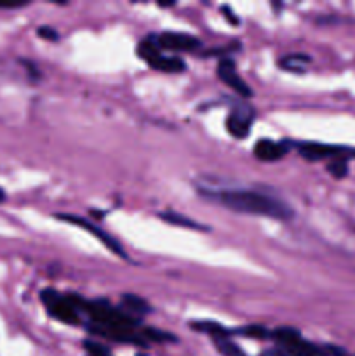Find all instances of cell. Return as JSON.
<instances>
[{"mask_svg": "<svg viewBox=\"0 0 355 356\" xmlns=\"http://www.w3.org/2000/svg\"><path fill=\"white\" fill-rule=\"evenodd\" d=\"M216 200L233 212L249 216H263V218L287 221L294 216L292 209L281 198L270 197L261 191L253 190H225L214 195Z\"/></svg>", "mask_w": 355, "mask_h": 356, "instance_id": "1", "label": "cell"}, {"mask_svg": "<svg viewBox=\"0 0 355 356\" xmlns=\"http://www.w3.org/2000/svg\"><path fill=\"white\" fill-rule=\"evenodd\" d=\"M271 337L277 343V351L274 356H326L329 355V350L315 346L308 343L299 336V332L291 327H281L275 332H271Z\"/></svg>", "mask_w": 355, "mask_h": 356, "instance_id": "2", "label": "cell"}, {"mask_svg": "<svg viewBox=\"0 0 355 356\" xmlns=\"http://www.w3.org/2000/svg\"><path fill=\"white\" fill-rule=\"evenodd\" d=\"M40 298L49 315L54 316L59 322L68 323V325H79L80 315H82L79 308L80 298H77V296H61L54 289H45Z\"/></svg>", "mask_w": 355, "mask_h": 356, "instance_id": "3", "label": "cell"}, {"mask_svg": "<svg viewBox=\"0 0 355 356\" xmlns=\"http://www.w3.org/2000/svg\"><path fill=\"white\" fill-rule=\"evenodd\" d=\"M138 54L143 61L148 63L152 68L159 70V72L180 73L184 70L183 59L174 58V56H164L162 49L157 45L155 37L141 40V44L138 45Z\"/></svg>", "mask_w": 355, "mask_h": 356, "instance_id": "4", "label": "cell"}, {"mask_svg": "<svg viewBox=\"0 0 355 356\" xmlns=\"http://www.w3.org/2000/svg\"><path fill=\"white\" fill-rule=\"evenodd\" d=\"M58 218L63 219L65 222H70V225H75V226H79V228L86 229V232H89L90 235L96 236V238L100 240V242L103 243V245L106 247L110 252H113L115 256L127 259V254H125L124 247H122L120 243H118L117 240L110 235V233H106L104 229H101L96 222L89 221V219H86V218H80V216H73V214H58Z\"/></svg>", "mask_w": 355, "mask_h": 356, "instance_id": "5", "label": "cell"}, {"mask_svg": "<svg viewBox=\"0 0 355 356\" xmlns=\"http://www.w3.org/2000/svg\"><path fill=\"white\" fill-rule=\"evenodd\" d=\"M298 149L301 153V156H305L306 160H317L324 159H348V156H355V149L350 148H341V146H331V145H322V143H298Z\"/></svg>", "mask_w": 355, "mask_h": 356, "instance_id": "6", "label": "cell"}, {"mask_svg": "<svg viewBox=\"0 0 355 356\" xmlns=\"http://www.w3.org/2000/svg\"><path fill=\"white\" fill-rule=\"evenodd\" d=\"M155 42L162 51L173 52H194L202 45V42L197 37L180 33V31H164V33L157 35Z\"/></svg>", "mask_w": 355, "mask_h": 356, "instance_id": "7", "label": "cell"}, {"mask_svg": "<svg viewBox=\"0 0 355 356\" xmlns=\"http://www.w3.org/2000/svg\"><path fill=\"white\" fill-rule=\"evenodd\" d=\"M254 113L246 104H237L226 117V131L237 139H244L249 136L251 127H253Z\"/></svg>", "mask_w": 355, "mask_h": 356, "instance_id": "8", "label": "cell"}, {"mask_svg": "<svg viewBox=\"0 0 355 356\" xmlns=\"http://www.w3.org/2000/svg\"><path fill=\"white\" fill-rule=\"evenodd\" d=\"M218 76L230 87L233 89V92H237L242 97H251L253 96V90L242 80V76L237 73V66L232 59H221L218 65Z\"/></svg>", "mask_w": 355, "mask_h": 356, "instance_id": "9", "label": "cell"}, {"mask_svg": "<svg viewBox=\"0 0 355 356\" xmlns=\"http://www.w3.org/2000/svg\"><path fill=\"white\" fill-rule=\"evenodd\" d=\"M254 156L261 162H275L285 156L289 152V145L285 141H271V139H261L254 145Z\"/></svg>", "mask_w": 355, "mask_h": 356, "instance_id": "10", "label": "cell"}, {"mask_svg": "<svg viewBox=\"0 0 355 356\" xmlns=\"http://www.w3.org/2000/svg\"><path fill=\"white\" fill-rule=\"evenodd\" d=\"M122 309L125 313H129L131 316L139 320V316L150 313V305L146 301H143L141 298L134 294H124L122 296Z\"/></svg>", "mask_w": 355, "mask_h": 356, "instance_id": "11", "label": "cell"}, {"mask_svg": "<svg viewBox=\"0 0 355 356\" xmlns=\"http://www.w3.org/2000/svg\"><path fill=\"white\" fill-rule=\"evenodd\" d=\"M159 216H160V218H162L166 222H169V225H174V226H180V228L205 229L204 226L198 225V222L194 221V219H188V218H184V216L176 214V212H173V211L162 212V214H159Z\"/></svg>", "mask_w": 355, "mask_h": 356, "instance_id": "12", "label": "cell"}, {"mask_svg": "<svg viewBox=\"0 0 355 356\" xmlns=\"http://www.w3.org/2000/svg\"><path fill=\"white\" fill-rule=\"evenodd\" d=\"M190 327H194V329L198 330V332L207 334V336H211L212 339H218V337H228L230 336V332L225 329V327L219 325V323H216V322H207V320H202V322L191 323Z\"/></svg>", "mask_w": 355, "mask_h": 356, "instance_id": "13", "label": "cell"}, {"mask_svg": "<svg viewBox=\"0 0 355 356\" xmlns=\"http://www.w3.org/2000/svg\"><path fill=\"white\" fill-rule=\"evenodd\" d=\"M214 346L223 356H246V353L230 337H218V339H214Z\"/></svg>", "mask_w": 355, "mask_h": 356, "instance_id": "14", "label": "cell"}, {"mask_svg": "<svg viewBox=\"0 0 355 356\" xmlns=\"http://www.w3.org/2000/svg\"><path fill=\"white\" fill-rule=\"evenodd\" d=\"M308 63L310 58L305 54H291V56H285L284 59L281 61L282 68L289 70V72H301L303 68V63Z\"/></svg>", "mask_w": 355, "mask_h": 356, "instance_id": "15", "label": "cell"}, {"mask_svg": "<svg viewBox=\"0 0 355 356\" xmlns=\"http://www.w3.org/2000/svg\"><path fill=\"white\" fill-rule=\"evenodd\" d=\"M143 339L153 341V343H167V341H176V337L171 336L169 332H164V330L157 329H145L141 332Z\"/></svg>", "mask_w": 355, "mask_h": 356, "instance_id": "16", "label": "cell"}, {"mask_svg": "<svg viewBox=\"0 0 355 356\" xmlns=\"http://www.w3.org/2000/svg\"><path fill=\"white\" fill-rule=\"evenodd\" d=\"M327 170H329L331 174H333L336 179H343L345 176L348 174V163H347V159H334L331 160L329 167H327Z\"/></svg>", "mask_w": 355, "mask_h": 356, "instance_id": "17", "label": "cell"}, {"mask_svg": "<svg viewBox=\"0 0 355 356\" xmlns=\"http://www.w3.org/2000/svg\"><path fill=\"white\" fill-rule=\"evenodd\" d=\"M240 336H247V337H254V339H267L268 337V330L265 327H246V329L239 330Z\"/></svg>", "mask_w": 355, "mask_h": 356, "instance_id": "18", "label": "cell"}, {"mask_svg": "<svg viewBox=\"0 0 355 356\" xmlns=\"http://www.w3.org/2000/svg\"><path fill=\"white\" fill-rule=\"evenodd\" d=\"M37 33L40 35L42 38H47V40H52V42H56L59 38L58 31H56L54 28H51V26H40L37 30Z\"/></svg>", "mask_w": 355, "mask_h": 356, "instance_id": "19", "label": "cell"}, {"mask_svg": "<svg viewBox=\"0 0 355 356\" xmlns=\"http://www.w3.org/2000/svg\"><path fill=\"white\" fill-rule=\"evenodd\" d=\"M329 355H331V356H352V355L345 353V351L338 350V348H329Z\"/></svg>", "mask_w": 355, "mask_h": 356, "instance_id": "20", "label": "cell"}, {"mask_svg": "<svg viewBox=\"0 0 355 356\" xmlns=\"http://www.w3.org/2000/svg\"><path fill=\"white\" fill-rule=\"evenodd\" d=\"M2 202H6V191L0 188V204H2Z\"/></svg>", "mask_w": 355, "mask_h": 356, "instance_id": "21", "label": "cell"}]
</instances>
